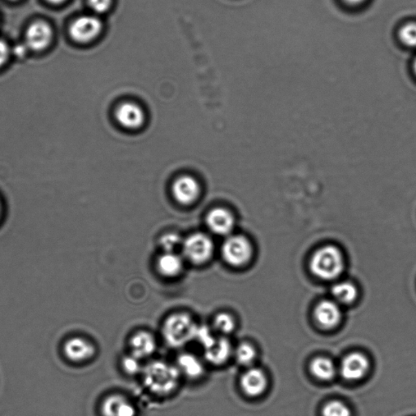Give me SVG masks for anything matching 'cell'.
I'll return each instance as SVG.
<instances>
[{
    "label": "cell",
    "instance_id": "cell-5",
    "mask_svg": "<svg viewBox=\"0 0 416 416\" xmlns=\"http://www.w3.org/2000/svg\"><path fill=\"white\" fill-rule=\"evenodd\" d=\"M183 254L186 259L194 264H204L212 258L214 246L207 235H191L182 244Z\"/></svg>",
    "mask_w": 416,
    "mask_h": 416
},
{
    "label": "cell",
    "instance_id": "cell-34",
    "mask_svg": "<svg viewBox=\"0 0 416 416\" xmlns=\"http://www.w3.org/2000/svg\"><path fill=\"white\" fill-rule=\"evenodd\" d=\"M48 1L54 4H59L65 1V0H48Z\"/></svg>",
    "mask_w": 416,
    "mask_h": 416
},
{
    "label": "cell",
    "instance_id": "cell-26",
    "mask_svg": "<svg viewBox=\"0 0 416 416\" xmlns=\"http://www.w3.org/2000/svg\"><path fill=\"white\" fill-rule=\"evenodd\" d=\"M195 340L197 341L201 346H202L205 350L211 347L215 341L217 340V337L212 335L211 330L207 326H198L197 331Z\"/></svg>",
    "mask_w": 416,
    "mask_h": 416
},
{
    "label": "cell",
    "instance_id": "cell-19",
    "mask_svg": "<svg viewBox=\"0 0 416 416\" xmlns=\"http://www.w3.org/2000/svg\"><path fill=\"white\" fill-rule=\"evenodd\" d=\"M177 367L181 374L191 379L199 378L204 373L203 363L196 356L189 353L182 354L178 357Z\"/></svg>",
    "mask_w": 416,
    "mask_h": 416
},
{
    "label": "cell",
    "instance_id": "cell-11",
    "mask_svg": "<svg viewBox=\"0 0 416 416\" xmlns=\"http://www.w3.org/2000/svg\"><path fill=\"white\" fill-rule=\"evenodd\" d=\"M315 317L321 327L333 328L341 322V312L339 305L335 301H322L315 308Z\"/></svg>",
    "mask_w": 416,
    "mask_h": 416
},
{
    "label": "cell",
    "instance_id": "cell-23",
    "mask_svg": "<svg viewBox=\"0 0 416 416\" xmlns=\"http://www.w3.org/2000/svg\"><path fill=\"white\" fill-rule=\"evenodd\" d=\"M235 357L237 363L246 366V367H250L256 359L255 347L248 342H242L236 348Z\"/></svg>",
    "mask_w": 416,
    "mask_h": 416
},
{
    "label": "cell",
    "instance_id": "cell-12",
    "mask_svg": "<svg viewBox=\"0 0 416 416\" xmlns=\"http://www.w3.org/2000/svg\"><path fill=\"white\" fill-rule=\"evenodd\" d=\"M199 186L193 177L185 176L178 178L172 186V193L181 204L193 203L199 195Z\"/></svg>",
    "mask_w": 416,
    "mask_h": 416
},
{
    "label": "cell",
    "instance_id": "cell-7",
    "mask_svg": "<svg viewBox=\"0 0 416 416\" xmlns=\"http://www.w3.org/2000/svg\"><path fill=\"white\" fill-rule=\"evenodd\" d=\"M66 357L75 363H82L94 357L95 347L83 337H75L66 341L63 345Z\"/></svg>",
    "mask_w": 416,
    "mask_h": 416
},
{
    "label": "cell",
    "instance_id": "cell-14",
    "mask_svg": "<svg viewBox=\"0 0 416 416\" xmlns=\"http://www.w3.org/2000/svg\"><path fill=\"white\" fill-rule=\"evenodd\" d=\"M131 355L139 359L148 358L157 350V340L148 332L141 331L135 333L130 341Z\"/></svg>",
    "mask_w": 416,
    "mask_h": 416
},
{
    "label": "cell",
    "instance_id": "cell-35",
    "mask_svg": "<svg viewBox=\"0 0 416 416\" xmlns=\"http://www.w3.org/2000/svg\"><path fill=\"white\" fill-rule=\"evenodd\" d=\"M413 68H414L415 73L416 75V59H415V61L413 63Z\"/></svg>",
    "mask_w": 416,
    "mask_h": 416
},
{
    "label": "cell",
    "instance_id": "cell-27",
    "mask_svg": "<svg viewBox=\"0 0 416 416\" xmlns=\"http://www.w3.org/2000/svg\"><path fill=\"white\" fill-rule=\"evenodd\" d=\"M141 359L135 357L134 355L126 356L122 360V367L126 373L129 375H136L143 372V368H141Z\"/></svg>",
    "mask_w": 416,
    "mask_h": 416
},
{
    "label": "cell",
    "instance_id": "cell-16",
    "mask_svg": "<svg viewBox=\"0 0 416 416\" xmlns=\"http://www.w3.org/2000/svg\"><path fill=\"white\" fill-rule=\"evenodd\" d=\"M116 117L118 122L127 129H137L144 122L143 110L132 103L121 104L117 110Z\"/></svg>",
    "mask_w": 416,
    "mask_h": 416
},
{
    "label": "cell",
    "instance_id": "cell-25",
    "mask_svg": "<svg viewBox=\"0 0 416 416\" xmlns=\"http://www.w3.org/2000/svg\"><path fill=\"white\" fill-rule=\"evenodd\" d=\"M323 416H351L348 406L339 401L329 402L322 410Z\"/></svg>",
    "mask_w": 416,
    "mask_h": 416
},
{
    "label": "cell",
    "instance_id": "cell-31",
    "mask_svg": "<svg viewBox=\"0 0 416 416\" xmlns=\"http://www.w3.org/2000/svg\"><path fill=\"white\" fill-rule=\"evenodd\" d=\"M27 45H17L15 47V54L17 55V56L18 57H23L24 56V55L26 52V50H27Z\"/></svg>",
    "mask_w": 416,
    "mask_h": 416
},
{
    "label": "cell",
    "instance_id": "cell-6",
    "mask_svg": "<svg viewBox=\"0 0 416 416\" xmlns=\"http://www.w3.org/2000/svg\"><path fill=\"white\" fill-rule=\"evenodd\" d=\"M102 29V22L98 17L82 16L72 23L70 34L77 42L88 43L97 38Z\"/></svg>",
    "mask_w": 416,
    "mask_h": 416
},
{
    "label": "cell",
    "instance_id": "cell-30",
    "mask_svg": "<svg viewBox=\"0 0 416 416\" xmlns=\"http://www.w3.org/2000/svg\"><path fill=\"white\" fill-rule=\"evenodd\" d=\"M9 56V49L8 45L0 40V66H2L7 61Z\"/></svg>",
    "mask_w": 416,
    "mask_h": 416
},
{
    "label": "cell",
    "instance_id": "cell-8",
    "mask_svg": "<svg viewBox=\"0 0 416 416\" xmlns=\"http://www.w3.org/2000/svg\"><path fill=\"white\" fill-rule=\"evenodd\" d=\"M268 386L266 375L261 369L251 368L242 375L240 380L241 390L249 397H258L264 394Z\"/></svg>",
    "mask_w": 416,
    "mask_h": 416
},
{
    "label": "cell",
    "instance_id": "cell-2",
    "mask_svg": "<svg viewBox=\"0 0 416 416\" xmlns=\"http://www.w3.org/2000/svg\"><path fill=\"white\" fill-rule=\"evenodd\" d=\"M198 326L189 314L175 313L164 322L162 335L169 346L179 348L195 340Z\"/></svg>",
    "mask_w": 416,
    "mask_h": 416
},
{
    "label": "cell",
    "instance_id": "cell-20",
    "mask_svg": "<svg viewBox=\"0 0 416 416\" xmlns=\"http://www.w3.org/2000/svg\"><path fill=\"white\" fill-rule=\"evenodd\" d=\"M332 295L335 301L341 304H350L357 298V288L349 281L337 283L332 288Z\"/></svg>",
    "mask_w": 416,
    "mask_h": 416
},
{
    "label": "cell",
    "instance_id": "cell-10",
    "mask_svg": "<svg viewBox=\"0 0 416 416\" xmlns=\"http://www.w3.org/2000/svg\"><path fill=\"white\" fill-rule=\"evenodd\" d=\"M52 35V30L48 23L36 21L27 30V47L35 51H41L51 43Z\"/></svg>",
    "mask_w": 416,
    "mask_h": 416
},
{
    "label": "cell",
    "instance_id": "cell-13",
    "mask_svg": "<svg viewBox=\"0 0 416 416\" xmlns=\"http://www.w3.org/2000/svg\"><path fill=\"white\" fill-rule=\"evenodd\" d=\"M101 410L103 416H136L135 406L120 395L106 397L103 402Z\"/></svg>",
    "mask_w": 416,
    "mask_h": 416
},
{
    "label": "cell",
    "instance_id": "cell-3",
    "mask_svg": "<svg viewBox=\"0 0 416 416\" xmlns=\"http://www.w3.org/2000/svg\"><path fill=\"white\" fill-rule=\"evenodd\" d=\"M344 268V256L335 246H327L315 252L310 260V269L323 280H333L341 275Z\"/></svg>",
    "mask_w": 416,
    "mask_h": 416
},
{
    "label": "cell",
    "instance_id": "cell-32",
    "mask_svg": "<svg viewBox=\"0 0 416 416\" xmlns=\"http://www.w3.org/2000/svg\"><path fill=\"white\" fill-rule=\"evenodd\" d=\"M4 215H6V204H4V200L0 195V223L3 221Z\"/></svg>",
    "mask_w": 416,
    "mask_h": 416
},
{
    "label": "cell",
    "instance_id": "cell-1",
    "mask_svg": "<svg viewBox=\"0 0 416 416\" xmlns=\"http://www.w3.org/2000/svg\"><path fill=\"white\" fill-rule=\"evenodd\" d=\"M144 386L157 395H168L177 390L181 373L177 366L155 360L146 366L141 372Z\"/></svg>",
    "mask_w": 416,
    "mask_h": 416
},
{
    "label": "cell",
    "instance_id": "cell-29",
    "mask_svg": "<svg viewBox=\"0 0 416 416\" xmlns=\"http://www.w3.org/2000/svg\"><path fill=\"white\" fill-rule=\"evenodd\" d=\"M112 0H89V4L92 10L97 13L107 12L112 6Z\"/></svg>",
    "mask_w": 416,
    "mask_h": 416
},
{
    "label": "cell",
    "instance_id": "cell-18",
    "mask_svg": "<svg viewBox=\"0 0 416 416\" xmlns=\"http://www.w3.org/2000/svg\"><path fill=\"white\" fill-rule=\"evenodd\" d=\"M157 269L164 277H177L183 270V260L175 252H166L158 259Z\"/></svg>",
    "mask_w": 416,
    "mask_h": 416
},
{
    "label": "cell",
    "instance_id": "cell-21",
    "mask_svg": "<svg viewBox=\"0 0 416 416\" xmlns=\"http://www.w3.org/2000/svg\"><path fill=\"white\" fill-rule=\"evenodd\" d=\"M310 371L321 381H329L335 377L336 367L331 359L324 357L315 359L310 364Z\"/></svg>",
    "mask_w": 416,
    "mask_h": 416
},
{
    "label": "cell",
    "instance_id": "cell-15",
    "mask_svg": "<svg viewBox=\"0 0 416 416\" xmlns=\"http://www.w3.org/2000/svg\"><path fill=\"white\" fill-rule=\"evenodd\" d=\"M208 226L215 234L230 235L235 226L232 215L224 208H216L210 212L207 217Z\"/></svg>",
    "mask_w": 416,
    "mask_h": 416
},
{
    "label": "cell",
    "instance_id": "cell-4",
    "mask_svg": "<svg viewBox=\"0 0 416 416\" xmlns=\"http://www.w3.org/2000/svg\"><path fill=\"white\" fill-rule=\"evenodd\" d=\"M252 254V246L242 236L228 237L222 246L223 259L232 267L245 266L250 262Z\"/></svg>",
    "mask_w": 416,
    "mask_h": 416
},
{
    "label": "cell",
    "instance_id": "cell-17",
    "mask_svg": "<svg viewBox=\"0 0 416 416\" xmlns=\"http://www.w3.org/2000/svg\"><path fill=\"white\" fill-rule=\"evenodd\" d=\"M232 354L230 341L226 337L217 338L215 344L204 350L205 359L213 365H222L226 364Z\"/></svg>",
    "mask_w": 416,
    "mask_h": 416
},
{
    "label": "cell",
    "instance_id": "cell-33",
    "mask_svg": "<svg viewBox=\"0 0 416 416\" xmlns=\"http://www.w3.org/2000/svg\"><path fill=\"white\" fill-rule=\"evenodd\" d=\"M366 0H344V2L350 6H358L364 3Z\"/></svg>",
    "mask_w": 416,
    "mask_h": 416
},
{
    "label": "cell",
    "instance_id": "cell-9",
    "mask_svg": "<svg viewBox=\"0 0 416 416\" xmlns=\"http://www.w3.org/2000/svg\"><path fill=\"white\" fill-rule=\"evenodd\" d=\"M368 359L360 353H352L342 361L341 373L347 381H359L368 373Z\"/></svg>",
    "mask_w": 416,
    "mask_h": 416
},
{
    "label": "cell",
    "instance_id": "cell-24",
    "mask_svg": "<svg viewBox=\"0 0 416 416\" xmlns=\"http://www.w3.org/2000/svg\"><path fill=\"white\" fill-rule=\"evenodd\" d=\"M400 42L408 48H416V22L402 26L399 31Z\"/></svg>",
    "mask_w": 416,
    "mask_h": 416
},
{
    "label": "cell",
    "instance_id": "cell-22",
    "mask_svg": "<svg viewBox=\"0 0 416 416\" xmlns=\"http://www.w3.org/2000/svg\"><path fill=\"white\" fill-rule=\"evenodd\" d=\"M213 326L221 335H230L236 328L235 319L230 313H219L214 318Z\"/></svg>",
    "mask_w": 416,
    "mask_h": 416
},
{
    "label": "cell",
    "instance_id": "cell-28",
    "mask_svg": "<svg viewBox=\"0 0 416 416\" xmlns=\"http://www.w3.org/2000/svg\"><path fill=\"white\" fill-rule=\"evenodd\" d=\"M161 244L166 252H175L178 246L182 244L179 236L175 234H168L162 237Z\"/></svg>",
    "mask_w": 416,
    "mask_h": 416
}]
</instances>
